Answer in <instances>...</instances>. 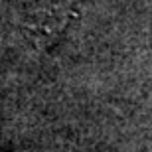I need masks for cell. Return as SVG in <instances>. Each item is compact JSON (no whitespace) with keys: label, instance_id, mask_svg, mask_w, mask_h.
Segmentation results:
<instances>
[{"label":"cell","instance_id":"1","mask_svg":"<svg viewBox=\"0 0 152 152\" xmlns=\"http://www.w3.org/2000/svg\"><path fill=\"white\" fill-rule=\"evenodd\" d=\"M81 0H57L53 6L36 12L34 18L22 24L24 34L39 51H50L57 39L67 32L75 18L79 16Z\"/></svg>","mask_w":152,"mask_h":152},{"label":"cell","instance_id":"2","mask_svg":"<svg viewBox=\"0 0 152 152\" xmlns=\"http://www.w3.org/2000/svg\"><path fill=\"white\" fill-rule=\"evenodd\" d=\"M0 152H2V148H0Z\"/></svg>","mask_w":152,"mask_h":152}]
</instances>
